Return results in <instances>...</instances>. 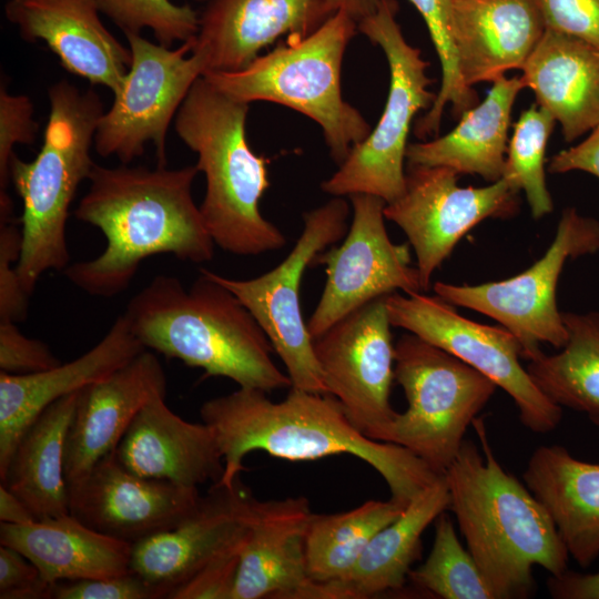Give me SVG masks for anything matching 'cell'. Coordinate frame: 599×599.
I'll list each match as a JSON object with an SVG mask.
<instances>
[{"label": "cell", "mask_w": 599, "mask_h": 599, "mask_svg": "<svg viewBox=\"0 0 599 599\" xmlns=\"http://www.w3.org/2000/svg\"><path fill=\"white\" fill-rule=\"evenodd\" d=\"M199 172L196 165L173 170L95 164L74 215L99 229L106 245L97 257L68 265L67 278L90 295L110 297L130 285L148 257L211 261L215 243L192 193Z\"/></svg>", "instance_id": "1"}, {"label": "cell", "mask_w": 599, "mask_h": 599, "mask_svg": "<svg viewBox=\"0 0 599 599\" xmlns=\"http://www.w3.org/2000/svg\"><path fill=\"white\" fill-rule=\"evenodd\" d=\"M200 415L222 454L224 471L216 483L224 486L234 485L245 470L244 457L254 450L291 461L353 455L370 465L390 498L404 505L439 476L405 447L365 436L329 394L290 387L276 403L263 390L240 387L203 403Z\"/></svg>", "instance_id": "2"}, {"label": "cell", "mask_w": 599, "mask_h": 599, "mask_svg": "<svg viewBox=\"0 0 599 599\" xmlns=\"http://www.w3.org/2000/svg\"><path fill=\"white\" fill-rule=\"evenodd\" d=\"M473 425L483 454L464 440L444 473L448 509L495 599L528 598L536 588L534 567L559 576L569 554L542 504L495 457L483 419Z\"/></svg>", "instance_id": "3"}, {"label": "cell", "mask_w": 599, "mask_h": 599, "mask_svg": "<svg viewBox=\"0 0 599 599\" xmlns=\"http://www.w3.org/2000/svg\"><path fill=\"white\" fill-rule=\"evenodd\" d=\"M123 316L146 349L202 368L205 377H226L265 393L292 386L252 313L203 268L189 288L174 276H155Z\"/></svg>", "instance_id": "4"}, {"label": "cell", "mask_w": 599, "mask_h": 599, "mask_svg": "<svg viewBox=\"0 0 599 599\" xmlns=\"http://www.w3.org/2000/svg\"><path fill=\"white\" fill-rule=\"evenodd\" d=\"M248 104L226 95L203 75L181 104L174 128L197 155L206 182L200 205L214 243L238 256H256L286 244L283 232L260 211L270 186L268 161L246 138Z\"/></svg>", "instance_id": "5"}, {"label": "cell", "mask_w": 599, "mask_h": 599, "mask_svg": "<svg viewBox=\"0 0 599 599\" xmlns=\"http://www.w3.org/2000/svg\"><path fill=\"white\" fill-rule=\"evenodd\" d=\"M50 112L43 144L34 160L16 154L10 181L22 201V245L17 271L31 295L49 270H64L70 255L65 227L80 183L93 166L90 151L104 113L100 97L62 80L48 90Z\"/></svg>", "instance_id": "6"}, {"label": "cell", "mask_w": 599, "mask_h": 599, "mask_svg": "<svg viewBox=\"0 0 599 599\" xmlns=\"http://www.w3.org/2000/svg\"><path fill=\"white\" fill-rule=\"evenodd\" d=\"M356 31V21L336 11L308 35L287 37L242 70L203 77L234 100L273 102L308 116L321 126L329 154L339 165L372 130L341 89L343 57Z\"/></svg>", "instance_id": "7"}, {"label": "cell", "mask_w": 599, "mask_h": 599, "mask_svg": "<svg viewBox=\"0 0 599 599\" xmlns=\"http://www.w3.org/2000/svg\"><path fill=\"white\" fill-rule=\"evenodd\" d=\"M394 377L407 399L380 441L405 447L443 475L456 458L467 427L496 385L446 351L407 333L395 344Z\"/></svg>", "instance_id": "8"}, {"label": "cell", "mask_w": 599, "mask_h": 599, "mask_svg": "<svg viewBox=\"0 0 599 599\" xmlns=\"http://www.w3.org/2000/svg\"><path fill=\"white\" fill-rule=\"evenodd\" d=\"M395 0H380L376 12L357 24V30L385 53L389 90L383 113L366 139L356 144L337 171L322 182L333 196L369 194L390 203L406 185L407 139L415 115L428 110L436 93L420 50L410 45L396 20Z\"/></svg>", "instance_id": "9"}, {"label": "cell", "mask_w": 599, "mask_h": 599, "mask_svg": "<svg viewBox=\"0 0 599 599\" xmlns=\"http://www.w3.org/2000/svg\"><path fill=\"white\" fill-rule=\"evenodd\" d=\"M599 252V221L567 207L546 253L526 271L502 281L478 285L436 282L437 296L454 306L470 308L497 321L521 345V358L542 353L540 345L561 348L568 338L557 286L567 261Z\"/></svg>", "instance_id": "10"}, {"label": "cell", "mask_w": 599, "mask_h": 599, "mask_svg": "<svg viewBox=\"0 0 599 599\" xmlns=\"http://www.w3.org/2000/svg\"><path fill=\"white\" fill-rule=\"evenodd\" d=\"M349 205L342 196L305 212L304 227L287 256L271 271L235 280L203 268L252 313L282 359L294 388L327 394L313 338L304 322L300 287L313 260L346 234Z\"/></svg>", "instance_id": "11"}, {"label": "cell", "mask_w": 599, "mask_h": 599, "mask_svg": "<svg viewBox=\"0 0 599 599\" xmlns=\"http://www.w3.org/2000/svg\"><path fill=\"white\" fill-rule=\"evenodd\" d=\"M124 34L132 62L113 93L111 108L99 120L94 148L101 156L115 155L128 164L151 142L158 166H165L170 122L194 82L205 73L206 63L203 55L192 52L194 38L173 50L141 33Z\"/></svg>", "instance_id": "12"}, {"label": "cell", "mask_w": 599, "mask_h": 599, "mask_svg": "<svg viewBox=\"0 0 599 599\" xmlns=\"http://www.w3.org/2000/svg\"><path fill=\"white\" fill-rule=\"evenodd\" d=\"M385 302L393 327L446 351L505 390L526 428L546 434L559 426L562 408L536 386L522 367L521 345L507 328L468 319L437 295L395 292L386 295Z\"/></svg>", "instance_id": "13"}, {"label": "cell", "mask_w": 599, "mask_h": 599, "mask_svg": "<svg viewBox=\"0 0 599 599\" xmlns=\"http://www.w3.org/2000/svg\"><path fill=\"white\" fill-rule=\"evenodd\" d=\"M457 179L448 167L407 164L404 193L384 209L415 252L423 292L466 233L487 219L507 220L519 211V191L505 177L481 187L459 186Z\"/></svg>", "instance_id": "14"}, {"label": "cell", "mask_w": 599, "mask_h": 599, "mask_svg": "<svg viewBox=\"0 0 599 599\" xmlns=\"http://www.w3.org/2000/svg\"><path fill=\"white\" fill-rule=\"evenodd\" d=\"M352 224L343 243L321 252L312 262L325 267L326 281L307 323L312 338L365 304L403 291L422 292L419 274L412 266L409 243L389 238L386 202L369 194H353Z\"/></svg>", "instance_id": "15"}, {"label": "cell", "mask_w": 599, "mask_h": 599, "mask_svg": "<svg viewBox=\"0 0 599 599\" xmlns=\"http://www.w3.org/2000/svg\"><path fill=\"white\" fill-rule=\"evenodd\" d=\"M385 298L353 311L313 338L327 394L365 436L378 441L397 414L390 405L395 345Z\"/></svg>", "instance_id": "16"}, {"label": "cell", "mask_w": 599, "mask_h": 599, "mask_svg": "<svg viewBox=\"0 0 599 599\" xmlns=\"http://www.w3.org/2000/svg\"><path fill=\"white\" fill-rule=\"evenodd\" d=\"M255 500L240 478L230 487L213 483L179 525L132 545L130 569L160 598L169 599L174 589L244 540Z\"/></svg>", "instance_id": "17"}, {"label": "cell", "mask_w": 599, "mask_h": 599, "mask_svg": "<svg viewBox=\"0 0 599 599\" xmlns=\"http://www.w3.org/2000/svg\"><path fill=\"white\" fill-rule=\"evenodd\" d=\"M68 493L72 516L131 545L179 525L201 497L199 488L135 475L114 450L69 485Z\"/></svg>", "instance_id": "18"}, {"label": "cell", "mask_w": 599, "mask_h": 599, "mask_svg": "<svg viewBox=\"0 0 599 599\" xmlns=\"http://www.w3.org/2000/svg\"><path fill=\"white\" fill-rule=\"evenodd\" d=\"M165 370L144 349L131 362L79 390L64 450L67 485L81 479L101 458L115 450L139 412L165 397Z\"/></svg>", "instance_id": "19"}, {"label": "cell", "mask_w": 599, "mask_h": 599, "mask_svg": "<svg viewBox=\"0 0 599 599\" xmlns=\"http://www.w3.org/2000/svg\"><path fill=\"white\" fill-rule=\"evenodd\" d=\"M312 515L305 497L255 500L233 599H318L306 560Z\"/></svg>", "instance_id": "20"}, {"label": "cell", "mask_w": 599, "mask_h": 599, "mask_svg": "<svg viewBox=\"0 0 599 599\" xmlns=\"http://www.w3.org/2000/svg\"><path fill=\"white\" fill-rule=\"evenodd\" d=\"M95 0H8L4 14L20 37L44 41L71 73L113 93L132 53L102 23Z\"/></svg>", "instance_id": "21"}, {"label": "cell", "mask_w": 599, "mask_h": 599, "mask_svg": "<svg viewBox=\"0 0 599 599\" xmlns=\"http://www.w3.org/2000/svg\"><path fill=\"white\" fill-rule=\"evenodd\" d=\"M206 2L192 50L203 55L205 73L242 70L280 37H306L333 14L327 0Z\"/></svg>", "instance_id": "22"}, {"label": "cell", "mask_w": 599, "mask_h": 599, "mask_svg": "<svg viewBox=\"0 0 599 599\" xmlns=\"http://www.w3.org/2000/svg\"><path fill=\"white\" fill-rule=\"evenodd\" d=\"M144 349L122 314L97 345L71 362L26 375L0 372V479L18 441L44 409L112 374Z\"/></svg>", "instance_id": "23"}, {"label": "cell", "mask_w": 599, "mask_h": 599, "mask_svg": "<svg viewBox=\"0 0 599 599\" xmlns=\"http://www.w3.org/2000/svg\"><path fill=\"white\" fill-rule=\"evenodd\" d=\"M114 451L138 476L186 487L216 483L224 471L211 427L183 419L165 397L152 399L139 412Z\"/></svg>", "instance_id": "24"}, {"label": "cell", "mask_w": 599, "mask_h": 599, "mask_svg": "<svg viewBox=\"0 0 599 599\" xmlns=\"http://www.w3.org/2000/svg\"><path fill=\"white\" fill-rule=\"evenodd\" d=\"M546 30L538 0H453L458 69L473 88L521 70Z\"/></svg>", "instance_id": "25"}, {"label": "cell", "mask_w": 599, "mask_h": 599, "mask_svg": "<svg viewBox=\"0 0 599 599\" xmlns=\"http://www.w3.org/2000/svg\"><path fill=\"white\" fill-rule=\"evenodd\" d=\"M521 71L525 88L560 124L566 142L599 125L597 47L546 28Z\"/></svg>", "instance_id": "26"}, {"label": "cell", "mask_w": 599, "mask_h": 599, "mask_svg": "<svg viewBox=\"0 0 599 599\" xmlns=\"http://www.w3.org/2000/svg\"><path fill=\"white\" fill-rule=\"evenodd\" d=\"M524 481L552 519L570 557L582 568L599 557V463L560 445L537 447Z\"/></svg>", "instance_id": "27"}, {"label": "cell", "mask_w": 599, "mask_h": 599, "mask_svg": "<svg viewBox=\"0 0 599 599\" xmlns=\"http://www.w3.org/2000/svg\"><path fill=\"white\" fill-rule=\"evenodd\" d=\"M0 544L24 555L53 585L131 570V544L92 529L70 512L27 525L1 522Z\"/></svg>", "instance_id": "28"}, {"label": "cell", "mask_w": 599, "mask_h": 599, "mask_svg": "<svg viewBox=\"0 0 599 599\" xmlns=\"http://www.w3.org/2000/svg\"><path fill=\"white\" fill-rule=\"evenodd\" d=\"M449 508L445 475H439L369 541L341 579L321 582L323 599H364L402 589L420 552L422 536Z\"/></svg>", "instance_id": "29"}, {"label": "cell", "mask_w": 599, "mask_h": 599, "mask_svg": "<svg viewBox=\"0 0 599 599\" xmlns=\"http://www.w3.org/2000/svg\"><path fill=\"white\" fill-rule=\"evenodd\" d=\"M524 88L520 77L496 80L487 97L465 111L447 134L409 143L407 164L444 166L458 175H479L489 183L500 180L505 170L511 110Z\"/></svg>", "instance_id": "30"}, {"label": "cell", "mask_w": 599, "mask_h": 599, "mask_svg": "<svg viewBox=\"0 0 599 599\" xmlns=\"http://www.w3.org/2000/svg\"><path fill=\"white\" fill-rule=\"evenodd\" d=\"M79 392L44 409L18 441L0 479L37 520L69 514L64 450Z\"/></svg>", "instance_id": "31"}, {"label": "cell", "mask_w": 599, "mask_h": 599, "mask_svg": "<svg viewBox=\"0 0 599 599\" xmlns=\"http://www.w3.org/2000/svg\"><path fill=\"white\" fill-rule=\"evenodd\" d=\"M562 321L565 345L528 361L526 369L552 403L585 414L599 427V312H562Z\"/></svg>", "instance_id": "32"}, {"label": "cell", "mask_w": 599, "mask_h": 599, "mask_svg": "<svg viewBox=\"0 0 599 599\" xmlns=\"http://www.w3.org/2000/svg\"><path fill=\"white\" fill-rule=\"evenodd\" d=\"M407 505L367 500L336 514H314L306 534L309 577L317 582L337 580L356 564L372 538L394 521Z\"/></svg>", "instance_id": "33"}, {"label": "cell", "mask_w": 599, "mask_h": 599, "mask_svg": "<svg viewBox=\"0 0 599 599\" xmlns=\"http://www.w3.org/2000/svg\"><path fill=\"white\" fill-rule=\"evenodd\" d=\"M434 522L433 547L425 562L408 572L412 582L443 599H495L450 517L444 511Z\"/></svg>", "instance_id": "34"}, {"label": "cell", "mask_w": 599, "mask_h": 599, "mask_svg": "<svg viewBox=\"0 0 599 599\" xmlns=\"http://www.w3.org/2000/svg\"><path fill=\"white\" fill-rule=\"evenodd\" d=\"M555 123L547 110L534 103L520 113L508 141L502 177L524 191L535 220L554 210L546 184L545 155Z\"/></svg>", "instance_id": "35"}, {"label": "cell", "mask_w": 599, "mask_h": 599, "mask_svg": "<svg viewBox=\"0 0 599 599\" xmlns=\"http://www.w3.org/2000/svg\"><path fill=\"white\" fill-rule=\"evenodd\" d=\"M408 1L426 23L441 70V82L436 98L415 124L417 138L426 139L438 133L447 104L451 105L455 115L460 116L465 111L474 108L479 99L476 91L464 83L459 73L453 33V0Z\"/></svg>", "instance_id": "36"}, {"label": "cell", "mask_w": 599, "mask_h": 599, "mask_svg": "<svg viewBox=\"0 0 599 599\" xmlns=\"http://www.w3.org/2000/svg\"><path fill=\"white\" fill-rule=\"evenodd\" d=\"M101 13L111 19L123 33L153 32L158 43L171 48L185 42L199 30L200 14L189 4L170 0H95Z\"/></svg>", "instance_id": "37"}, {"label": "cell", "mask_w": 599, "mask_h": 599, "mask_svg": "<svg viewBox=\"0 0 599 599\" xmlns=\"http://www.w3.org/2000/svg\"><path fill=\"white\" fill-rule=\"evenodd\" d=\"M21 227L13 215L7 190L0 191V321L19 322L27 315L29 294L20 281L17 265L21 254Z\"/></svg>", "instance_id": "38"}, {"label": "cell", "mask_w": 599, "mask_h": 599, "mask_svg": "<svg viewBox=\"0 0 599 599\" xmlns=\"http://www.w3.org/2000/svg\"><path fill=\"white\" fill-rule=\"evenodd\" d=\"M38 123L33 119V104L23 94H10L7 84L0 85V187L10 182V163L16 144H32Z\"/></svg>", "instance_id": "39"}, {"label": "cell", "mask_w": 599, "mask_h": 599, "mask_svg": "<svg viewBox=\"0 0 599 599\" xmlns=\"http://www.w3.org/2000/svg\"><path fill=\"white\" fill-rule=\"evenodd\" d=\"M243 542L214 558L174 589L169 599H233Z\"/></svg>", "instance_id": "40"}, {"label": "cell", "mask_w": 599, "mask_h": 599, "mask_svg": "<svg viewBox=\"0 0 599 599\" xmlns=\"http://www.w3.org/2000/svg\"><path fill=\"white\" fill-rule=\"evenodd\" d=\"M54 599H160L156 590L132 570L116 576L61 581L54 585Z\"/></svg>", "instance_id": "41"}, {"label": "cell", "mask_w": 599, "mask_h": 599, "mask_svg": "<svg viewBox=\"0 0 599 599\" xmlns=\"http://www.w3.org/2000/svg\"><path fill=\"white\" fill-rule=\"evenodd\" d=\"M59 364L45 343L23 335L14 322L0 321V372L26 375Z\"/></svg>", "instance_id": "42"}, {"label": "cell", "mask_w": 599, "mask_h": 599, "mask_svg": "<svg viewBox=\"0 0 599 599\" xmlns=\"http://www.w3.org/2000/svg\"><path fill=\"white\" fill-rule=\"evenodd\" d=\"M546 28L599 49V0H538Z\"/></svg>", "instance_id": "43"}, {"label": "cell", "mask_w": 599, "mask_h": 599, "mask_svg": "<svg viewBox=\"0 0 599 599\" xmlns=\"http://www.w3.org/2000/svg\"><path fill=\"white\" fill-rule=\"evenodd\" d=\"M54 585L44 580L39 569L20 551L0 546V598L49 599Z\"/></svg>", "instance_id": "44"}, {"label": "cell", "mask_w": 599, "mask_h": 599, "mask_svg": "<svg viewBox=\"0 0 599 599\" xmlns=\"http://www.w3.org/2000/svg\"><path fill=\"white\" fill-rule=\"evenodd\" d=\"M582 171L599 179V125L578 144L556 153L549 161L548 172L562 174Z\"/></svg>", "instance_id": "45"}, {"label": "cell", "mask_w": 599, "mask_h": 599, "mask_svg": "<svg viewBox=\"0 0 599 599\" xmlns=\"http://www.w3.org/2000/svg\"><path fill=\"white\" fill-rule=\"evenodd\" d=\"M547 588L555 599H599V571L581 573L567 569L559 576H550Z\"/></svg>", "instance_id": "46"}, {"label": "cell", "mask_w": 599, "mask_h": 599, "mask_svg": "<svg viewBox=\"0 0 599 599\" xmlns=\"http://www.w3.org/2000/svg\"><path fill=\"white\" fill-rule=\"evenodd\" d=\"M35 520L37 519L24 502L1 484L0 521L11 525H27Z\"/></svg>", "instance_id": "47"}, {"label": "cell", "mask_w": 599, "mask_h": 599, "mask_svg": "<svg viewBox=\"0 0 599 599\" xmlns=\"http://www.w3.org/2000/svg\"><path fill=\"white\" fill-rule=\"evenodd\" d=\"M380 0H327L329 10L344 11L358 24L365 18L374 14Z\"/></svg>", "instance_id": "48"}, {"label": "cell", "mask_w": 599, "mask_h": 599, "mask_svg": "<svg viewBox=\"0 0 599 599\" xmlns=\"http://www.w3.org/2000/svg\"><path fill=\"white\" fill-rule=\"evenodd\" d=\"M196 1H209V0H196Z\"/></svg>", "instance_id": "49"}]
</instances>
